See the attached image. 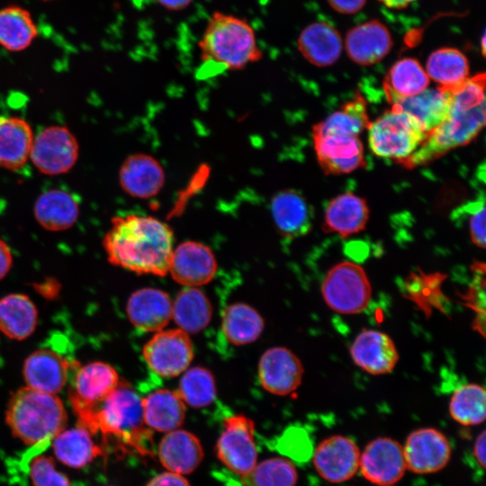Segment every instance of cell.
<instances>
[{
  "mask_svg": "<svg viewBox=\"0 0 486 486\" xmlns=\"http://www.w3.org/2000/svg\"><path fill=\"white\" fill-rule=\"evenodd\" d=\"M109 261L137 274L163 276L174 249L169 225L148 215L128 214L112 219L104 238Z\"/></svg>",
  "mask_w": 486,
  "mask_h": 486,
  "instance_id": "1",
  "label": "cell"
},
{
  "mask_svg": "<svg viewBox=\"0 0 486 486\" xmlns=\"http://www.w3.org/2000/svg\"><path fill=\"white\" fill-rule=\"evenodd\" d=\"M484 89V73L468 77L451 89V105L446 120L427 135L411 156L400 164L407 168L424 166L475 139L485 124Z\"/></svg>",
  "mask_w": 486,
  "mask_h": 486,
  "instance_id": "2",
  "label": "cell"
},
{
  "mask_svg": "<svg viewBox=\"0 0 486 486\" xmlns=\"http://www.w3.org/2000/svg\"><path fill=\"white\" fill-rule=\"evenodd\" d=\"M77 425L91 435H101L104 443L116 444L119 449L148 454L151 429L143 418L140 397L127 383L120 382L103 400L72 408Z\"/></svg>",
  "mask_w": 486,
  "mask_h": 486,
  "instance_id": "3",
  "label": "cell"
},
{
  "mask_svg": "<svg viewBox=\"0 0 486 486\" xmlns=\"http://www.w3.org/2000/svg\"><path fill=\"white\" fill-rule=\"evenodd\" d=\"M204 63L237 70L262 58L255 32L244 19L215 12L198 42Z\"/></svg>",
  "mask_w": 486,
  "mask_h": 486,
  "instance_id": "4",
  "label": "cell"
},
{
  "mask_svg": "<svg viewBox=\"0 0 486 486\" xmlns=\"http://www.w3.org/2000/svg\"><path fill=\"white\" fill-rule=\"evenodd\" d=\"M6 423L13 434L27 445H50L66 427L67 412L54 394L30 387L18 390L6 410Z\"/></svg>",
  "mask_w": 486,
  "mask_h": 486,
  "instance_id": "5",
  "label": "cell"
},
{
  "mask_svg": "<svg viewBox=\"0 0 486 486\" xmlns=\"http://www.w3.org/2000/svg\"><path fill=\"white\" fill-rule=\"evenodd\" d=\"M367 130L371 151L398 163L411 156L427 137L414 116L394 106L371 122Z\"/></svg>",
  "mask_w": 486,
  "mask_h": 486,
  "instance_id": "6",
  "label": "cell"
},
{
  "mask_svg": "<svg viewBox=\"0 0 486 486\" xmlns=\"http://www.w3.org/2000/svg\"><path fill=\"white\" fill-rule=\"evenodd\" d=\"M321 294L332 310L340 314H357L369 306L372 286L362 266L344 261L328 271L321 284Z\"/></svg>",
  "mask_w": 486,
  "mask_h": 486,
  "instance_id": "7",
  "label": "cell"
},
{
  "mask_svg": "<svg viewBox=\"0 0 486 486\" xmlns=\"http://www.w3.org/2000/svg\"><path fill=\"white\" fill-rule=\"evenodd\" d=\"M215 451L231 472L239 475L249 472L257 461L254 421L242 414L227 418Z\"/></svg>",
  "mask_w": 486,
  "mask_h": 486,
  "instance_id": "8",
  "label": "cell"
},
{
  "mask_svg": "<svg viewBox=\"0 0 486 486\" xmlns=\"http://www.w3.org/2000/svg\"><path fill=\"white\" fill-rule=\"evenodd\" d=\"M148 366L162 377H175L186 371L194 358L188 333L181 328L159 330L144 346Z\"/></svg>",
  "mask_w": 486,
  "mask_h": 486,
  "instance_id": "9",
  "label": "cell"
},
{
  "mask_svg": "<svg viewBox=\"0 0 486 486\" xmlns=\"http://www.w3.org/2000/svg\"><path fill=\"white\" fill-rule=\"evenodd\" d=\"M78 153V142L67 127L50 126L34 137L30 158L40 172L56 176L68 172Z\"/></svg>",
  "mask_w": 486,
  "mask_h": 486,
  "instance_id": "10",
  "label": "cell"
},
{
  "mask_svg": "<svg viewBox=\"0 0 486 486\" xmlns=\"http://www.w3.org/2000/svg\"><path fill=\"white\" fill-rule=\"evenodd\" d=\"M402 448L407 470L417 474H430L443 470L452 455L448 438L434 428L412 431Z\"/></svg>",
  "mask_w": 486,
  "mask_h": 486,
  "instance_id": "11",
  "label": "cell"
},
{
  "mask_svg": "<svg viewBox=\"0 0 486 486\" xmlns=\"http://www.w3.org/2000/svg\"><path fill=\"white\" fill-rule=\"evenodd\" d=\"M406 470L402 445L393 438L377 437L360 453L362 476L377 486L394 485L404 476Z\"/></svg>",
  "mask_w": 486,
  "mask_h": 486,
  "instance_id": "12",
  "label": "cell"
},
{
  "mask_svg": "<svg viewBox=\"0 0 486 486\" xmlns=\"http://www.w3.org/2000/svg\"><path fill=\"white\" fill-rule=\"evenodd\" d=\"M360 450L351 438L333 435L313 450L312 463L318 474L330 483H342L359 471Z\"/></svg>",
  "mask_w": 486,
  "mask_h": 486,
  "instance_id": "13",
  "label": "cell"
},
{
  "mask_svg": "<svg viewBox=\"0 0 486 486\" xmlns=\"http://www.w3.org/2000/svg\"><path fill=\"white\" fill-rule=\"evenodd\" d=\"M217 268L212 250L194 240L184 241L174 248L168 265L173 279L186 287L208 284L214 277Z\"/></svg>",
  "mask_w": 486,
  "mask_h": 486,
  "instance_id": "14",
  "label": "cell"
},
{
  "mask_svg": "<svg viewBox=\"0 0 486 486\" xmlns=\"http://www.w3.org/2000/svg\"><path fill=\"white\" fill-rule=\"evenodd\" d=\"M304 374L301 359L290 349L274 346L266 350L258 363V378L268 392L285 396L301 385Z\"/></svg>",
  "mask_w": 486,
  "mask_h": 486,
  "instance_id": "15",
  "label": "cell"
},
{
  "mask_svg": "<svg viewBox=\"0 0 486 486\" xmlns=\"http://www.w3.org/2000/svg\"><path fill=\"white\" fill-rule=\"evenodd\" d=\"M350 356L356 366L374 375L392 372L399 361L392 338L376 329H363L350 346Z\"/></svg>",
  "mask_w": 486,
  "mask_h": 486,
  "instance_id": "16",
  "label": "cell"
},
{
  "mask_svg": "<svg viewBox=\"0 0 486 486\" xmlns=\"http://www.w3.org/2000/svg\"><path fill=\"white\" fill-rule=\"evenodd\" d=\"M317 159L326 174L351 173L365 166L364 146L358 137H313Z\"/></svg>",
  "mask_w": 486,
  "mask_h": 486,
  "instance_id": "17",
  "label": "cell"
},
{
  "mask_svg": "<svg viewBox=\"0 0 486 486\" xmlns=\"http://www.w3.org/2000/svg\"><path fill=\"white\" fill-rule=\"evenodd\" d=\"M116 370L103 362H94L75 370L68 392L74 407L93 405L103 400L119 384Z\"/></svg>",
  "mask_w": 486,
  "mask_h": 486,
  "instance_id": "18",
  "label": "cell"
},
{
  "mask_svg": "<svg viewBox=\"0 0 486 486\" xmlns=\"http://www.w3.org/2000/svg\"><path fill=\"white\" fill-rule=\"evenodd\" d=\"M119 182L132 197L147 199L157 195L164 186L165 172L152 156L136 153L129 156L119 170Z\"/></svg>",
  "mask_w": 486,
  "mask_h": 486,
  "instance_id": "19",
  "label": "cell"
},
{
  "mask_svg": "<svg viewBox=\"0 0 486 486\" xmlns=\"http://www.w3.org/2000/svg\"><path fill=\"white\" fill-rule=\"evenodd\" d=\"M76 363L70 362L55 351L40 349L25 361L23 375L27 386L50 394L63 389Z\"/></svg>",
  "mask_w": 486,
  "mask_h": 486,
  "instance_id": "20",
  "label": "cell"
},
{
  "mask_svg": "<svg viewBox=\"0 0 486 486\" xmlns=\"http://www.w3.org/2000/svg\"><path fill=\"white\" fill-rule=\"evenodd\" d=\"M126 310L137 328L146 332L159 331L172 318V302L164 291L147 287L131 294Z\"/></svg>",
  "mask_w": 486,
  "mask_h": 486,
  "instance_id": "21",
  "label": "cell"
},
{
  "mask_svg": "<svg viewBox=\"0 0 486 486\" xmlns=\"http://www.w3.org/2000/svg\"><path fill=\"white\" fill-rule=\"evenodd\" d=\"M392 46L389 30L378 21H369L351 29L345 40L349 58L362 66L379 62L390 52Z\"/></svg>",
  "mask_w": 486,
  "mask_h": 486,
  "instance_id": "22",
  "label": "cell"
},
{
  "mask_svg": "<svg viewBox=\"0 0 486 486\" xmlns=\"http://www.w3.org/2000/svg\"><path fill=\"white\" fill-rule=\"evenodd\" d=\"M158 454L161 464L168 471L181 475L193 472L203 459V449L193 433L175 429L160 440Z\"/></svg>",
  "mask_w": 486,
  "mask_h": 486,
  "instance_id": "23",
  "label": "cell"
},
{
  "mask_svg": "<svg viewBox=\"0 0 486 486\" xmlns=\"http://www.w3.org/2000/svg\"><path fill=\"white\" fill-rule=\"evenodd\" d=\"M270 209L278 232L284 238H300L310 231L312 212L304 196L298 191H280L273 196Z\"/></svg>",
  "mask_w": 486,
  "mask_h": 486,
  "instance_id": "24",
  "label": "cell"
},
{
  "mask_svg": "<svg viewBox=\"0 0 486 486\" xmlns=\"http://www.w3.org/2000/svg\"><path fill=\"white\" fill-rule=\"evenodd\" d=\"M369 219L366 201L354 193L337 195L328 203L323 218V230L348 237L365 229Z\"/></svg>",
  "mask_w": 486,
  "mask_h": 486,
  "instance_id": "25",
  "label": "cell"
},
{
  "mask_svg": "<svg viewBox=\"0 0 486 486\" xmlns=\"http://www.w3.org/2000/svg\"><path fill=\"white\" fill-rule=\"evenodd\" d=\"M146 426L158 432L180 428L185 418V403L176 390L159 389L141 399Z\"/></svg>",
  "mask_w": 486,
  "mask_h": 486,
  "instance_id": "26",
  "label": "cell"
},
{
  "mask_svg": "<svg viewBox=\"0 0 486 486\" xmlns=\"http://www.w3.org/2000/svg\"><path fill=\"white\" fill-rule=\"evenodd\" d=\"M298 50L310 63L328 67L339 58L342 40L333 26L317 22L302 31L298 38Z\"/></svg>",
  "mask_w": 486,
  "mask_h": 486,
  "instance_id": "27",
  "label": "cell"
},
{
  "mask_svg": "<svg viewBox=\"0 0 486 486\" xmlns=\"http://www.w3.org/2000/svg\"><path fill=\"white\" fill-rule=\"evenodd\" d=\"M30 124L19 117L0 116V167L17 170L30 158L33 142Z\"/></svg>",
  "mask_w": 486,
  "mask_h": 486,
  "instance_id": "28",
  "label": "cell"
},
{
  "mask_svg": "<svg viewBox=\"0 0 486 486\" xmlns=\"http://www.w3.org/2000/svg\"><path fill=\"white\" fill-rule=\"evenodd\" d=\"M451 105L450 90L441 87L427 88L421 93L392 104L414 116L427 135L447 117Z\"/></svg>",
  "mask_w": 486,
  "mask_h": 486,
  "instance_id": "29",
  "label": "cell"
},
{
  "mask_svg": "<svg viewBox=\"0 0 486 486\" xmlns=\"http://www.w3.org/2000/svg\"><path fill=\"white\" fill-rule=\"evenodd\" d=\"M34 217L45 230L61 231L74 225L79 216V205L69 193L51 189L41 194L34 204Z\"/></svg>",
  "mask_w": 486,
  "mask_h": 486,
  "instance_id": "30",
  "label": "cell"
},
{
  "mask_svg": "<svg viewBox=\"0 0 486 486\" xmlns=\"http://www.w3.org/2000/svg\"><path fill=\"white\" fill-rule=\"evenodd\" d=\"M370 122L364 99L360 94H356L338 111L316 123L312 128V135L359 137L364 130H367Z\"/></svg>",
  "mask_w": 486,
  "mask_h": 486,
  "instance_id": "31",
  "label": "cell"
},
{
  "mask_svg": "<svg viewBox=\"0 0 486 486\" xmlns=\"http://www.w3.org/2000/svg\"><path fill=\"white\" fill-rule=\"evenodd\" d=\"M429 77L419 62L412 58L397 61L383 83L385 96L391 104L418 94L428 88Z\"/></svg>",
  "mask_w": 486,
  "mask_h": 486,
  "instance_id": "32",
  "label": "cell"
},
{
  "mask_svg": "<svg viewBox=\"0 0 486 486\" xmlns=\"http://www.w3.org/2000/svg\"><path fill=\"white\" fill-rule=\"evenodd\" d=\"M212 307L210 300L200 289L187 287L177 294L172 303V318L179 328L186 333H198L212 320Z\"/></svg>",
  "mask_w": 486,
  "mask_h": 486,
  "instance_id": "33",
  "label": "cell"
},
{
  "mask_svg": "<svg viewBox=\"0 0 486 486\" xmlns=\"http://www.w3.org/2000/svg\"><path fill=\"white\" fill-rule=\"evenodd\" d=\"M37 36V25L27 9L15 4L0 9V46L4 49L22 51Z\"/></svg>",
  "mask_w": 486,
  "mask_h": 486,
  "instance_id": "34",
  "label": "cell"
},
{
  "mask_svg": "<svg viewBox=\"0 0 486 486\" xmlns=\"http://www.w3.org/2000/svg\"><path fill=\"white\" fill-rule=\"evenodd\" d=\"M53 439L56 457L71 468H82L103 454L92 439L90 432L78 425L75 428L61 431Z\"/></svg>",
  "mask_w": 486,
  "mask_h": 486,
  "instance_id": "35",
  "label": "cell"
},
{
  "mask_svg": "<svg viewBox=\"0 0 486 486\" xmlns=\"http://www.w3.org/2000/svg\"><path fill=\"white\" fill-rule=\"evenodd\" d=\"M37 310L22 294H10L0 300V330L8 338L24 339L35 329Z\"/></svg>",
  "mask_w": 486,
  "mask_h": 486,
  "instance_id": "36",
  "label": "cell"
},
{
  "mask_svg": "<svg viewBox=\"0 0 486 486\" xmlns=\"http://www.w3.org/2000/svg\"><path fill=\"white\" fill-rule=\"evenodd\" d=\"M265 326L261 315L250 305L237 302L229 305L222 318V332L234 346H243L256 341Z\"/></svg>",
  "mask_w": 486,
  "mask_h": 486,
  "instance_id": "37",
  "label": "cell"
},
{
  "mask_svg": "<svg viewBox=\"0 0 486 486\" xmlns=\"http://www.w3.org/2000/svg\"><path fill=\"white\" fill-rule=\"evenodd\" d=\"M425 70L438 87L451 90L469 77V62L459 50L442 48L429 55Z\"/></svg>",
  "mask_w": 486,
  "mask_h": 486,
  "instance_id": "38",
  "label": "cell"
},
{
  "mask_svg": "<svg viewBox=\"0 0 486 486\" xmlns=\"http://www.w3.org/2000/svg\"><path fill=\"white\" fill-rule=\"evenodd\" d=\"M485 390L477 383L457 388L449 402L451 418L463 426H476L485 419Z\"/></svg>",
  "mask_w": 486,
  "mask_h": 486,
  "instance_id": "39",
  "label": "cell"
},
{
  "mask_svg": "<svg viewBox=\"0 0 486 486\" xmlns=\"http://www.w3.org/2000/svg\"><path fill=\"white\" fill-rule=\"evenodd\" d=\"M240 481L244 486H295L298 472L292 460L273 457L256 464Z\"/></svg>",
  "mask_w": 486,
  "mask_h": 486,
  "instance_id": "40",
  "label": "cell"
},
{
  "mask_svg": "<svg viewBox=\"0 0 486 486\" xmlns=\"http://www.w3.org/2000/svg\"><path fill=\"white\" fill-rule=\"evenodd\" d=\"M184 401L194 408H203L216 398V384L212 372L202 366L187 370L176 390Z\"/></svg>",
  "mask_w": 486,
  "mask_h": 486,
  "instance_id": "41",
  "label": "cell"
},
{
  "mask_svg": "<svg viewBox=\"0 0 486 486\" xmlns=\"http://www.w3.org/2000/svg\"><path fill=\"white\" fill-rule=\"evenodd\" d=\"M29 470L34 486H71L68 478L56 469L49 456H36Z\"/></svg>",
  "mask_w": 486,
  "mask_h": 486,
  "instance_id": "42",
  "label": "cell"
},
{
  "mask_svg": "<svg viewBox=\"0 0 486 486\" xmlns=\"http://www.w3.org/2000/svg\"><path fill=\"white\" fill-rule=\"evenodd\" d=\"M282 453L286 454L290 460L297 462H307L313 454V446L310 439L305 431L300 428H291L280 441Z\"/></svg>",
  "mask_w": 486,
  "mask_h": 486,
  "instance_id": "43",
  "label": "cell"
},
{
  "mask_svg": "<svg viewBox=\"0 0 486 486\" xmlns=\"http://www.w3.org/2000/svg\"><path fill=\"white\" fill-rule=\"evenodd\" d=\"M468 215V229L471 239L479 248H485V206L484 199H478L463 208Z\"/></svg>",
  "mask_w": 486,
  "mask_h": 486,
  "instance_id": "44",
  "label": "cell"
},
{
  "mask_svg": "<svg viewBox=\"0 0 486 486\" xmlns=\"http://www.w3.org/2000/svg\"><path fill=\"white\" fill-rule=\"evenodd\" d=\"M146 486H191L183 475L172 472H165L153 477Z\"/></svg>",
  "mask_w": 486,
  "mask_h": 486,
  "instance_id": "45",
  "label": "cell"
},
{
  "mask_svg": "<svg viewBox=\"0 0 486 486\" xmlns=\"http://www.w3.org/2000/svg\"><path fill=\"white\" fill-rule=\"evenodd\" d=\"M366 0H328L329 5L337 12L351 14L362 9Z\"/></svg>",
  "mask_w": 486,
  "mask_h": 486,
  "instance_id": "46",
  "label": "cell"
},
{
  "mask_svg": "<svg viewBox=\"0 0 486 486\" xmlns=\"http://www.w3.org/2000/svg\"><path fill=\"white\" fill-rule=\"evenodd\" d=\"M486 432L482 430L475 439L473 445V456L478 465L482 468H485V446H486Z\"/></svg>",
  "mask_w": 486,
  "mask_h": 486,
  "instance_id": "47",
  "label": "cell"
},
{
  "mask_svg": "<svg viewBox=\"0 0 486 486\" xmlns=\"http://www.w3.org/2000/svg\"><path fill=\"white\" fill-rule=\"evenodd\" d=\"M12 253L4 241L0 239V280L9 272L12 266Z\"/></svg>",
  "mask_w": 486,
  "mask_h": 486,
  "instance_id": "48",
  "label": "cell"
},
{
  "mask_svg": "<svg viewBox=\"0 0 486 486\" xmlns=\"http://www.w3.org/2000/svg\"><path fill=\"white\" fill-rule=\"evenodd\" d=\"M166 9L178 11L186 8L192 0H157Z\"/></svg>",
  "mask_w": 486,
  "mask_h": 486,
  "instance_id": "49",
  "label": "cell"
},
{
  "mask_svg": "<svg viewBox=\"0 0 486 486\" xmlns=\"http://www.w3.org/2000/svg\"><path fill=\"white\" fill-rule=\"evenodd\" d=\"M379 1L382 2L387 7L400 9V8L407 7L409 4H410L412 2L416 0H379Z\"/></svg>",
  "mask_w": 486,
  "mask_h": 486,
  "instance_id": "50",
  "label": "cell"
},
{
  "mask_svg": "<svg viewBox=\"0 0 486 486\" xmlns=\"http://www.w3.org/2000/svg\"><path fill=\"white\" fill-rule=\"evenodd\" d=\"M382 486H394V485H382Z\"/></svg>",
  "mask_w": 486,
  "mask_h": 486,
  "instance_id": "51",
  "label": "cell"
},
{
  "mask_svg": "<svg viewBox=\"0 0 486 486\" xmlns=\"http://www.w3.org/2000/svg\"><path fill=\"white\" fill-rule=\"evenodd\" d=\"M42 1H50V0H42Z\"/></svg>",
  "mask_w": 486,
  "mask_h": 486,
  "instance_id": "52",
  "label": "cell"
}]
</instances>
